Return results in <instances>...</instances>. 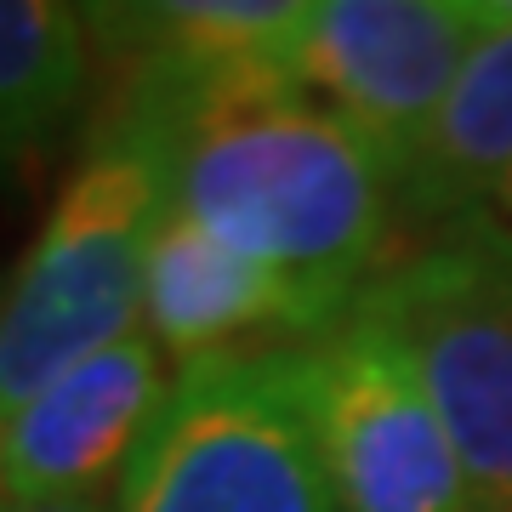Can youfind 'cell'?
I'll use <instances>...</instances> for the list:
<instances>
[{"instance_id":"8992f818","label":"cell","mask_w":512,"mask_h":512,"mask_svg":"<svg viewBox=\"0 0 512 512\" xmlns=\"http://www.w3.org/2000/svg\"><path fill=\"white\" fill-rule=\"evenodd\" d=\"M495 18L501 0H313L291 74L399 177Z\"/></svg>"},{"instance_id":"6da1fadb","label":"cell","mask_w":512,"mask_h":512,"mask_svg":"<svg viewBox=\"0 0 512 512\" xmlns=\"http://www.w3.org/2000/svg\"><path fill=\"white\" fill-rule=\"evenodd\" d=\"M171 131V211L285 285L296 342L359 308L393 262V171L296 74H245L205 92H131Z\"/></svg>"},{"instance_id":"52a82bcc","label":"cell","mask_w":512,"mask_h":512,"mask_svg":"<svg viewBox=\"0 0 512 512\" xmlns=\"http://www.w3.org/2000/svg\"><path fill=\"white\" fill-rule=\"evenodd\" d=\"M165 353L137 330L0 421V501H86L120 490L143 433L171 399Z\"/></svg>"},{"instance_id":"9c48e42d","label":"cell","mask_w":512,"mask_h":512,"mask_svg":"<svg viewBox=\"0 0 512 512\" xmlns=\"http://www.w3.org/2000/svg\"><path fill=\"white\" fill-rule=\"evenodd\" d=\"M512 177V0L461 63L433 126L393 177V222L404 251L450 234Z\"/></svg>"},{"instance_id":"8fae6325","label":"cell","mask_w":512,"mask_h":512,"mask_svg":"<svg viewBox=\"0 0 512 512\" xmlns=\"http://www.w3.org/2000/svg\"><path fill=\"white\" fill-rule=\"evenodd\" d=\"M92 86L86 12L63 0H0V171L52 143Z\"/></svg>"},{"instance_id":"5b68a950","label":"cell","mask_w":512,"mask_h":512,"mask_svg":"<svg viewBox=\"0 0 512 512\" xmlns=\"http://www.w3.org/2000/svg\"><path fill=\"white\" fill-rule=\"evenodd\" d=\"M308 410L348 512H473V484L416 365L359 302L325 336L296 342Z\"/></svg>"},{"instance_id":"277c9868","label":"cell","mask_w":512,"mask_h":512,"mask_svg":"<svg viewBox=\"0 0 512 512\" xmlns=\"http://www.w3.org/2000/svg\"><path fill=\"white\" fill-rule=\"evenodd\" d=\"M359 302L410 353L467 467L473 512H512V262L439 234L393 256Z\"/></svg>"},{"instance_id":"30bf717a","label":"cell","mask_w":512,"mask_h":512,"mask_svg":"<svg viewBox=\"0 0 512 512\" xmlns=\"http://www.w3.org/2000/svg\"><path fill=\"white\" fill-rule=\"evenodd\" d=\"M143 330L183 370L211 353H239L245 336H291L296 342V308L268 268H256L234 245H222L194 217L165 211L160 234L148 245Z\"/></svg>"},{"instance_id":"4fadbf2b","label":"cell","mask_w":512,"mask_h":512,"mask_svg":"<svg viewBox=\"0 0 512 512\" xmlns=\"http://www.w3.org/2000/svg\"><path fill=\"white\" fill-rule=\"evenodd\" d=\"M0 512H114V495H86V501H0Z\"/></svg>"},{"instance_id":"7a4b0ae2","label":"cell","mask_w":512,"mask_h":512,"mask_svg":"<svg viewBox=\"0 0 512 512\" xmlns=\"http://www.w3.org/2000/svg\"><path fill=\"white\" fill-rule=\"evenodd\" d=\"M171 211V131L120 97L0 291V421L143 330L148 245Z\"/></svg>"},{"instance_id":"ba28073f","label":"cell","mask_w":512,"mask_h":512,"mask_svg":"<svg viewBox=\"0 0 512 512\" xmlns=\"http://www.w3.org/2000/svg\"><path fill=\"white\" fill-rule=\"evenodd\" d=\"M313 0H154L80 6L92 46L126 69L131 92H205L245 74H291Z\"/></svg>"},{"instance_id":"7c38bea8","label":"cell","mask_w":512,"mask_h":512,"mask_svg":"<svg viewBox=\"0 0 512 512\" xmlns=\"http://www.w3.org/2000/svg\"><path fill=\"white\" fill-rule=\"evenodd\" d=\"M450 234H467V239H478L484 251H495L501 262H512V177L495 188L461 228H450Z\"/></svg>"},{"instance_id":"3957f363","label":"cell","mask_w":512,"mask_h":512,"mask_svg":"<svg viewBox=\"0 0 512 512\" xmlns=\"http://www.w3.org/2000/svg\"><path fill=\"white\" fill-rule=\"evenodd\" d=\"M114 512H348L313 427L296 342L177 370Z\"/></svg>"}]
</instances>
